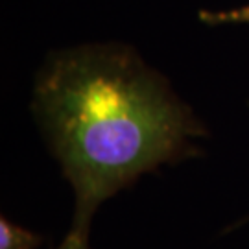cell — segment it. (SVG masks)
Masks as SVG:
<instances>
[{"mask_svg": "<svg viewBox=\"0 0 249 249\" xmlns=\"http://www.w3.org/2000/svg\"><path fill=\"white\" fill-rule=\"evenodd\" d=\"M57 249H90V248L87 246V238H81V236H76V234H69Z\"/></svg>", "mask_w": 249, "mask_h": 249, "instance_id": "obj_4", "label": "cell"}, {"mask_svg": "<svg viewBox=\"0 0 249 249\" xmlns=\"http://www.w3.org/2000/svg\"><path fill=\"white\" fill-rule=\"evenodd\" d=\"M36 104L76 192L71 234L81 238L104 199L179 155L188 135L197 133L155 74L116 46L55 55Z\"/></svg>", "mask_w": 249, "mask_h": 249, "instance_id": "obj_1", "label": "cell"}, {"mask_svg": "<svg viewBox=\"0 0 249 249\" xmlns=\"http://www.w3.org/2000/svg\"><path fill=\"white\" fill-rule=\"evenodd\" d=\"M199 18L205 24H238V22H248L249 24V6L229 9V11L203 9V11H199Z\"/></svg>", "mask_w": 249, "mask_h": 249, "instance_id": "obj_3", "label": "cell"}, {"mask_svg": "<svg viewBox=\"0 0 249 249\" xmlns=\"http://www.w3.org/2000/svg\"><path fill=\"white\" fill-rule=\"evenodd\" d=\"M39 238L30 231L17 227L6 218L0 222V249H34Z\"/></svg>", "mask_w": 249, "mask_h": 249, "instance_id": "obj_2", "label": "cell"}]
</instances>
